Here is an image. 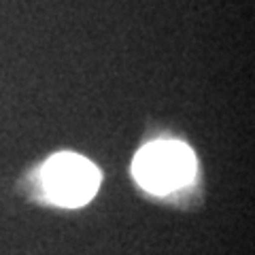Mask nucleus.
Masks as SVG:
<instances>
[{
    "label": "nucleus",
    "instance_id": "nucleus-1",
    "mask_svg": "<svg viewBox=\"0 0 255 255\" xmlns=\"http://www.w3.org/2000/svg\"><path fill=\"white\" fill-rule=\"evenodd\" d=\"M196 155L181 140H153L142 147L132 162L136 183L149 194H170L189 185L196 177Z\"/></svg>",
    "mask_w": 255,
    "mask_h": 255
},
{
    "label": "nucleus",
    "instance_id": "nucleus-2",
    "mask_svg": "<svg viewBox=\"0 0 255 255\" xmlns=\"http://www.w3.org/2000/svg\"><path fill=\"white\" fill-rule=\"evenodd\" d=\"M43 191L51 202L62 206H83L100 185V170L77 153H55L41 170Z\"/></svg>",
    "mask_w": 255,
    "mask_h": 255
}]
</instances>
